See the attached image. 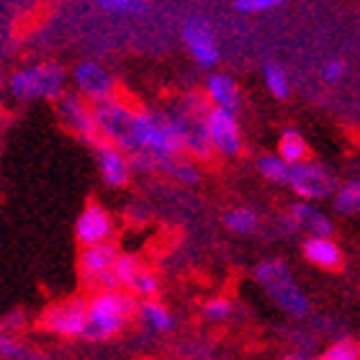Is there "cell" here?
Masks as SVG:
<instances>
[{
    "mask_svg": "<svg viewBox=\"0 0 360 360\" xmlns=\"http://www.w3.org/2000/svg\"><path fill=\"white\" fill-rule=\"evenodd\" d=\"M129 158L134 167H160L183 152L178 127L170 113L134 111L129 131Z\"/></svg>",
    "mask_w": 360,
    "mask_h": 360,
    "instance_id": "cell-1",
    "label": "cell"
},
{
    "mask_svg": "<svg viewBox=\"0 0 360 360\" xmlns=\"http://www.w3.org/2000/svg\"><path fill=\"white\" fill-rule=\"evenodd\" d=\"M136 299L121 288L96 291L85 299V340L108 342L119 338L134 319Z\"/></svg>",
    "mask_w": 360,
    "mask_h": 360,
    "instance_id": "cell-2",
    "label": "cell"
},
{
    "mask_svg": "<svg viewBox=\"0 0 360 360\" xmlns=\"http://www.w3.org/2000/svg\"><path fill=\"white\" fill-rule=\"evenodd\" d=\"M255 281L265 291V296H268L283 314L293 316V319H304V316H309V311H311V301H309V296L299 285V281H296V276H293V270L288 268L283 260L270 257V260L257 263Z\"/></svg>",
    "mask_w": 360,
    "mask_h": 360,
    "instance_id": "cell-3",
    "label": "cell"
},
{
    "mask_svg": "<svg viewBox=\"0 0 360 360\" xmlns=\"http://www.w3.org/2000/svg\"><path fill=\"white\" fill-rule=\"evenodd\" d=\"M8 88L18 101H57L68 88V72L57 62H34L15 70Z\"/></svg>",
    "mask_w": 360,
    "mask_h": 360,
    "instance_id": "cell-4",
    "label": "cell"
},
{
    "mask_svg": "<svg viewBox=\"0 0 360 360\" xmlns=\"http://www.w3.org/2000/svg\"><path fill=\"white\" fill-rule=\"evenodd\" d=\"M285 186L299 195V201L314 203L330 198L338 183H335V173L327 165H322L319 160H301V162L288 165Z\"/></svg>",
    "mask_w": 360,
    "mask_h": 360,
    "instance_id": "cell-5",
    "label": "cell"
},
{
    "mask_svg": "<svg viewBox=\"0 0 360 360\" xmlns=\"http://www.w3.org/2000/svg\"><path fill=\"white\" fill-rule=\"evenodd\" d=\"M203 131L209 139V147L214 155L226 160H234L242 155L245 139L237 121V113L221 111V108H206L203 111Z\"/></svg>",
    "mask_w": 360,
    "mask_h": 360,
    "instance_id": "cell-6",
    "label": "cell"
},
{
    "mask_svg": "<svg viewBox=\"0 0 360 360\" xmlns=\"http://www.w3.org/2000/svg\"><path fill=\"white\" fill-rule=\"evenodd\" d=\"M93 116H96L98 139L108 144H116L121 150H129V131H131V119H134V108H129L124 101L113 96L103 103L93 105Z\"/></svg>",
    "mask_w": 360,
    "mask_h": 360,
    "instance_id": "cell-7",
    "label": "cell"
},
{
    "mask_svg": "<svg viewBox=\"0 0 360 360\" xmlns=\"http://www.w3.org/2000/svg\"><path fill=\"white\" fill-rule=\"evenodd\" d=\"M113 281L116 288L127 291L134 299H158L160 293V278L158 273H152L147 265L134 255H124L119 252L116 265H113Z\"/></svg>",
    "mask_w": 360,
    "mask_h": 360,
    "instance_id": "cell-8",
    "label": "cell"
},
{
    "mask_svg": "<svg viewBox=\"0 0 360 360\" xmlns=\"http://www.w3.org/2000/svg\"><path fill=\"white\" fill-rule=\"evenodd\" d=\"M39 324L54 338L85 340V299H68L46 307Z\"/></svg>",
    "mask_w": 360,
    "mask_h": 360,
    "instance_id": "cell-9",
    "label": "cell"
},
{
    "mask_svg": "<svg viewBox=\"0 0 360 360\" xmlns=\"http://www.w3.org/2000/svg\"><path fill=\"white\" fill-rule=\"evenodd\" d=\"M183 44L191 52V57L195 60V65L203 70H214L221 60V49H219L217 31L203 15H191L183 23Z\"/></svg>",
    "mask_w": 360,
    "mask_h": 360,
    "instance_id": "cell-10",
    "label": "cell"
},
{
    "mask_svg": "<svg viewBox=\"0 0 360 360\" xmlns=\"http://www.w3.org/2000/svg\"><path fill=\"white\" fill-rule=\"evenodd\" d=\"M116 257H119V248L113 242L83 248V252H80V276H83L85 283L93 285L96 291L116 288V281H113Z\"/></svg>",
    "mask_w": 360,
    "mask_h": 360,
    "instance_id": "cell-11",
    "label": "cell"
},
{
    "mask_svg": "<svg viewBox=\"0 0 360 360\" xmlns=\"http://www.w3.org/2000/svg\"><path fill=\"white\" fill-rule=\"evenodd\" d=\"M54 103H57V113H60L62 124H65L70 131H75L80 139H85V142H90V144L101 142V139H98V129H96V116H93V105H90L88 101H83L77 93H68V90H65Z\"/></svg>",
    "mask_w": 360,
    "mask_h": 360,
    "instance_id": "cell-12",
    "label": "cell"
},
{
    "mask_svg": "<svg viewBox=\"0 0 360 360\" xmlns=\"http://www.w3.org/2000/svg\"><path fill=\"white\" fill-rule=\"evenodd\" d=\"M72 85H75L77 96L88 101L90 105L103 103V101L113 98V93H116V83H113L111 72L101 68L98 62H80L72 70Z\"/></svg>",
    "mask_w": 360,
    "mask_h": 360,
    "instance_id": "cell-13",
    "label": "cell"
},
{
    "mask_svg": "<svg viewBox=\"0 0 360 360\" xmlns=\"http://www.w3.org/2000/svg\"><path fill=\"white\" fill-rule=\"evenodd\" d=\"M93 152H96L98 173H101V178H103L105 186L108 188H127L129 180H131V173H134V165H131L129 152H124L121 147L108 144V142H96Z\"/></svg>",
    "mask_w": 360,
    "mask_h": 360,
    "instance_id": "cell-14",
    "label": "cell"
},
{
    "mask_svg": "<svg viewBox=\"0 0 360 360\" xmlns=\"http://www.w3.org/2000/svg\"><path fill=\"white\" fill-rule=\"evenodd\" d=\"M113 232H116L113 217L101 206V203H88V206L80 211V217H77V221H75V237L83 248L111 242Z\"/></svg>",
    "mask_w": 360,
    "mask_h": 360,
    "instance_id": "cell-15",
    "label": "cell"
},
{
    "mask_svg": "<svg viewBox=\"0 0 360 360\" xmlns=\"http://www.w3.org/2000/svg\"><path fill=\"white\" fill-rule=\"evenodd\" d=\"M288 219L307 237H332L335 234V224H332L330 214H324L316 203H309V201L293 203Z\"/></svg>",
    "mask_w": 360,
    "mask_h": 360,
    "instance_id": "cell-16",
    "label": "cell"
},
{
    "mask_svg": "<svg viewBox=\"0 0 360 360\" xmlns=\"http://www.w3.org/2000/svg\"><path fill=\"white\" fill-rule=\"evenodd\" d=\"M134 319L142 324V330L150 335H170L175 330V314L158 299H142L136 301Z\"/></svg>",
    "mask_w": 360,
    "mask_h": 360,
    "instance_id": "cell-17",
    "label": "cell"
},
{
    "mask_svg": "<svg viewBox=\"0 0 360 360\" xmlns=\"http://www.w3.org/2000/svg\"><path fill=\"white\" fill-rule=\"evenodd\" d=\"M206 98H209L211 108H221V111L232 113L240 111V88L234 83V77H229L226 72H211L206 80Z\"/></svg>",
    "mask_w": 360,
    "mask_h": 360,
    "instance_id": "cell-18",
    "label": "cell"
},
{
    "mask_svg": "<svg viewBox=\"0 0 360 360\" xmlns=\"http://www.w3.org/2000/svg\"><path fill=\"white\" fill-rule=\"evenodd\" d=\"M304 257L322 270H340L342 260H345L335 237H307L304 240Z\"/></svg>",
    "mask_w": 360,
    "mask_h": 360,
    "instance_id": "cell-19",
    "label": "cell"
},
{
    "mask_svg": "<svg viewBox=\"0 0 360 360\" xmlns=\"http://www.w3.org/2000/svg\"><path fill=\"white\" fill-rule=\"evenodd\" d=\"M278 158L293 165V162H301V160H309V144L304 139L299 129H285L281 139H278Z\"/></svg>",
    "mask_w": 360,
    "mask_h": 360,
    "instance_id": "cell-20",
    "label": "cell"
},
{
    "mask_svg": "<svg viewBox=\"0 0 360 360\" xmlns=\"http://www.w3.org/2000/svg\"><path fill=\"white\" fill-rule=\"evenodd\" d=\"M224 226L232 234H240V237H250L260 229V217H257L255 209L250 206H234L224 214Z\"/></svg>",
    "mask_w": 360,
    "mask_h": 360,
    "instance_id": "cell-21",
    "label": "cell"
},
{
    "mask_svg": "<svg viewBox=\"0 0 360 360\" xmlns=\"http://www.w3.org/2000/svg\"><path fill=\"white\" fill-rule=\"evenodd\" d=\"M332 193H335L332 195V206H335L338 214H342V217H355V214L360 211V183H358V178L345 180V183L335 186Z\"/></svg>",
    "mask_w": 360,
    "mask_h": 360,
    "instance_id": "cell-22",
    "label": "cell"
},
{
    "mask_svg": "<svg viewBox=\"0 0 360 360\" xmlns=\"http://www.w3.org/2000/svg\"><path fill=\"white\" fill-rule=\"evenodd\" d=\"M263 80H265L268 93L276 98V101H285V98L291 96V80H288V72H285L283 65L268 62L263 68Z\"/></svg>",
    "mask_w": 360,
    "mask_h": 360,
    "instance_id": "cell-23",
    "label": "cell"
},
{
    "mask_svg": "<svg viewBox=\"0 0 360 360\" xmlns=\"http://www.w3.org/2000/svg\"><path fill=\"white\" fill-rule=\"evenodd\" d=\"M162 170H165L173 180H178V183H188V186H193V183L201 180V170H198V165H195L193 160H180V155L178 158L167 160L165 165H162Z\"/></svg>",
    "mask_w": 360,
    "mask_h": 360,
    "instance_id": "cell-24",
    "label": "cell"
},
{
    "mask_svg": "<svg viewBox=\"0 0 360 360\" xmlns=\"http://www.w3.org/2000/svg\"><path fill=\"white\" fill-rule=\"evenodd\" d=\"M257 173L263 175L268 183L285 186V175H288V162L278 158V155H260L257 158Z\"/></svg>",
    "mask_w": 360,
    "mask_h": 360,
    "instance_id": "cell-25",
    "label": "cell"
},
{
    "mask_svg": "<svg viewBox=\"0 0 360 360\" xmlns=\"http://www.w3.org/2000/svg\"><path fill=\"white\" fill-rule=\"evenodd\" d=\"M101 11L113 15H142L150 11L147 0H93Z\"/></svg>",
    "mask_w": 360,
    "mask_h": 360,
    "instance_id": "cell-26",
    "label": "cell"
},
{
    "mask_svg": "<svg viewBox=\"0 0 360 360\" xmlns=\"http://www.w3.org/2000/svg\"><path fill=\"white\" fill-rule=\"evenodd\" d=\"M319 360H360V345L355 338H340L324 347Z\"/></svg>",
    "mask_w": 360,
    "mask_h": 360,
    "instance_id": "cell-27",
    "label": "cell"
},
{
    "mask_svg": "<svg viewBox=\"0 0 360 360\" xmlns=\"http://www.w3.org/2000/svg\"><path fill=\"white\" fill-rule=\"evenodd\" d=\"M201 314L203 319H209V322H229L234 316V301L226 299V296H214V299H209L206 304L201 307Z\"/></svg>",
    "mask_w": 360,
    "mask_h": 360,
    "instance_id": "cell-28",
    "label": "cell"
},
{
    "mask_svg": "<svg viewBox=\"0 0 360 360\" xmlns=\"http://www.w3.org/2000/svg\"><path fill=\"white\" fill-rule=\"evenodd\" d=\"M26 342L18 335L8 330H0V360H18L26 353Z\"/></svg>",
    "mask_w": 360,
    "mask_h": 360,
    "instance_id": "cell-29",
    "label": "cell"
},
{
    "mask_svg": "<svg viewBox=\"0 0 360 360\" xmlns=\"http://www.w3.org/2000/svg\"><path fill=\"white\" fill-rule=\"evenodd\" d=\"M345 75H347V62L345 60H327L322 65V80L327 85L342 83Z\"/></svg>",
    "mask_w": 360,
    "mask_h": 360,
    "instance_id": "cell-30",
    "label": "cell"
},
{
    "mask_svg": "<svg viewBox=\"0 0 360 360\" xmlns=\"http://www.w3.org/2000/svg\"><path fill=\"white\" fill-rule=\"evenodd\" d=\"M285 0H234V11L240 13H263V11H273V8L283 6Z\"/></svg>",
    "mask_w": 360,
    "mask_h": 360,
    "instance_id": "cell-31",
    "label": "cell"
},
{
    "mask_svg": "<svg viewBox=\"0 0 360 360\" xmlns=\"http://www.w3.org/2000/svg\"><path fill=\"white\" fill-rule=\"evenodd\" d=\"M18 360H52V358H49L46 353H39V350H34V347L29 345L26 347V353H23Z\"/></svg>",
    "mask_w": 360,
    "mask_h": 360,
    "instance_id": "cell-32",
    "label": "cell"
},
{
    "mask_svg": "<svg viewBox=\"0 0 360 360\" xmlns=\"http://www.w3.org/2000/svg\"><path fill=\"white\" fill-rule=\"evenodd\" d=\"M281 360H319V358H309V355H304V353H288Z\"/></svg>",
    "mask_w": 360,
    "mask_h": 360,
    "instance_id": "cell-33",
    "label": "cell"
}]
</instances>
